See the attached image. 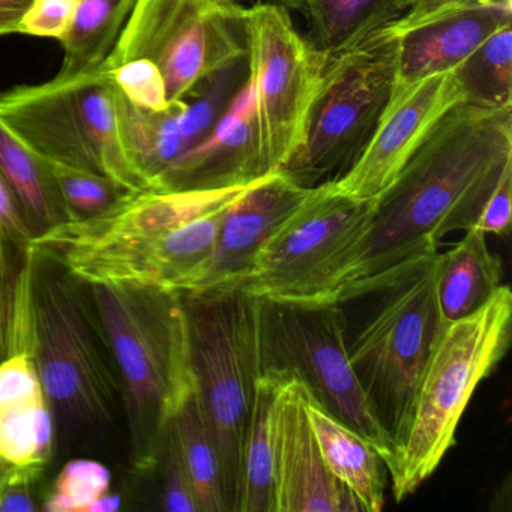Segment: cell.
<instances>
[{
	"mask_svg": "<svg viewBox=\"0 0 512 512\" xmlns=\"http://www.w3.org/2000/svg\"><path fill=\"white\" fill-rule=\"evenodd\" d=\"M512 172V109L458 104L374 199L359 235L329 263L307 301H334L346 287L422 254L443 236L472 229Z\"/></svg>",
	"mask_w": 512,
	"mask_h": 512,
	"instance_id": "1",
	"label": "cell"
},
{
	"mask_svg": "<svg viewBox=\"0 0 512 512\" xmlns=\"http://www.w3.org/2000/svg\"><path fill=\"white\" fill-rule=\"evenodd\" d=\"M439 256V251L422 254L346 287L334 299L353 373L394 449L422 370L445 328L436 299Z\"/></svg>",
	"mask_w": 512,
	"mask_h": 512,
	"instance_id": "2",
	"label": "cell"
},
{
	"mask_svg": "<svg viewBox=\"0 0 512 512\" xmlns=\"http://www.w3.org/2000/svg\"><path fill=\"white\" fill-rule=\"evenodd\" d=\"M121 380L137 470L157 466L170 419L194 388L182 293L89 284Z\"/></svg>",
	"mask_w": 512,
	"mask_h": 512,
	"instance_id": "3",
	"label": "cell"
},
{
	"mask_svg": "<svg viewBox=\"0 0 512 512\" xmlns=\"http://www.w3.org/2000/svg\"><path fill=\"white\" fill-rule=\"evenodd\" d=\"M32 307L35 364L56 424L70 434L109 427L121 380L91 287L35 251Z\"/></svg>",
	"mask_w": 512,
	"mask_h": 512,
	"instance_id": "4",
	"label": "cell"
},
{
	"mask_svg": "<svg viewBox=\"0 0 512 512\" xmlns=\"http://www.w3.org/2000/svg\"><path fill=\"white\" fill-rule=\"evenodd\" d=\"M512 293L500 286L476 313L449 323L422 370L403 437L385 464L397 502L415 493L454 446L479 383L508 352Z\"/></svg>",
	"mask_w": 512,
	"mask_h": 512,
	"instance_id": "5",
	"label": "cell"
},
{
	"mask_svg": "<svg viewBox=\"0 0 512 512\" xmlns=\"http://www.w3.org/2000/svg\"><path fill=\"white\" fill-rule=\"evenodd\" d=\"M191 374L211 431L227 512H238L242 454L260 376L257 298L238 289L182 293Z\"/></svg>",
	"mask_w": 512,
	"mask_h": 512,
	"instance_id": "6",
	"label": "cell"
},
{
	"mask_svg": "<svg viewBox=\"0 0 512 512\" xmlns=\"http://www.w3.org/2000/svg\"><path fill=\"white\" fill-rule=\"evenodd\" d=\"M0 121L46 160L151 191L125 149L118 88L103 68L0 92Z\"/></svg>",
	"mask_w": 512,
	"mask_h": 512,
	"instance_id": "7",
	"label": "cell"
},
{
	"mask_svg": "<svg viewBox=\"0 0 512 512\" xmlns=\"http://www.w3.org/2000/svg\"><path fill=\"white\" fill-rule=\"evenodd\" d=\"M395 76L397 40L389 26L326 56L301 145L278 172L305 188L341 178L370 142Z\"/></svg>",
	"mask_w": 512,
	"mask_h": 512,
	"instance_id": "8",
	"label": "cell"
},
{
	"mask_svg": "<svg viewBox=\"0 0 512 512\" xmlns=\"http://www.w3.org/2000/svg\"><path fill=\"white\" fill-rule=\"evenodd\" d=\"M257 353L260 376L295 377L323 409L367 439L383 463L391 458L394 446L347 358L337 302L257 298Z\"/></svg>",
	"mask_w": 512,
	"mask_h": 512,
	"instance_id": "9",
	"label": "cell"
},
{
	"mask_svg": "<svg viewBox=\"0 0 512 512\" xmlns=\"http://www.w3.org/2000/svg\"><path fill=\"white\" fill-rule=\"evenodd\" d=\"M247 55V10L214 0H137L104 70L148 59L160 70L170 103Z\"/></svg>",
	"mask_w": 512,
	"mask_h": 512,
	"instance_id": "10",
	"label": "cell"
},
{
	"mask_svg": "<svg viewBox=\"0 0 512 512\" xmlns=\"http://www.w3.org/2000/svg\"><path fill=\"white\" fill-rule=\"evenodd\" d=\"M247 52L263 173L278 172L301 145L326 55L302 37L289 10H247Z\"/></svg>",
	"mask_w": 512,
	"mask_h": 512,
	"instance_id": "11",
	"label": "cell"
},
{
	"mask_svg": "<svg viewBox=\"0 0 512 512\" xmlns=\"http://www.w3.org/2000/svg\"><path fill=\"white\" fill-rule=\"evenodd\" d=\"M374 199L347 196L334 181L311 196L272 233L244 277L227 289L257 298L308 299L329 263L364 229Z\"/></svg>",
	"mask_w": 512,
	"mask_h": 512,
	"instance_id": "12",
	"label": "cell"
},
{
	"mask_svg": "<svg viewBox=\"0 0 512 512\" xmlns=\"http://www.w3.org/2000/svg\"><path fill=\"white\" fill-rule=\"evenodd\" d=\"M512 23L503 0H425L389 25L397 40L394 89L451 73L485 40Z\"/></svg>",
	"mask_w": 512,
	"mask_h": 512,
	"instance_id": "13",
	"label": "cell"
},
{
	"mask_svg": "<svg viewBox=\"0 0 512 512\" xmlns=\"http://www.w3.org/2000/svg\"><path fill=\"white\" fill-rule=\"evenodd\" d=\"M458 104L460 89L451 73L394 89L370 142L353 166L334 181L335 188L356 199H376L397 178L437 122Z\"/></svg>",
	"mask_w": 512,
	"mask_h": 512,
	"instance_id": "14",
	"label": "cell"
},
{
	"mask_svg": "<svg viewBox=\"0 0 512 512\" xmlns=\"http://www.w3.org/2000/svg\"><path fill=\"white\" fill-rule=\"evenodd\" d=\"M308 391L281 379L272 404L274 512H364L323 460L307 415Z\"/></svg>",
	"mask_w": 512,
	"mask_h": 512,
	"instance_id": "15",
	"label": "cell"
},
{
	"mask_svg": "<svg viewBox=\"0 0 512 512\" xmlns=\"http://www.w3.org/2000/svg\"><path fill=\"white\" fill-rule=\"evenodd\" d=\"M314 188L301 187L283 172H272L251 182L227 209L211 257L191 292L227 289L244 277L272 233L311 196Z\"/></svg>",
	"mask_w": 512,
	"mask_h": 512,
	"instance_id": "16",
	"label": "cell"
},
{
	"mask_svg": "<svg viewBox=\"0 0 512 512\" xmlns=\"http://www.w3.org/2000/svg\"><path fill=\"white\" fill-rule=\"evenodd\" d=\"M265 176L250 80L211 133L185 152L161 181L160 191L221 190Z\"/></svg>",
	"mask_w": 512,
	"mask_h": 512,
	"instance_id": "17",
	"label": "cell"
},
{
	"mask_svg": "<svg viewBox=\"0 0 512 512\" xmlns=\"http://www.w3.org/2000/svg\"><path fill=\"white\" fill-rule=\"evenodd\" d=\"M56 419L35 359L13 355L0 362V455L14 466L41 470L55 446Z\"/></svg>",
	"mask_w": 512,
	"mask_h": 512,
	"instance_id": "18",
	"label": "cell"
},
{
	"mask_svg": "<svg viewBox=\"0 0 512 512\" xmlns=\"http://www.w3.org/2000/svg\"><path fill=\"white\" fill-rule=\"evenodd\" d=\"M307 415L329 472L349 488L361 503L362 511H380L385 506L386 467L377 449L323 409L310 392Z\"/></svg>",
	"mask_w": 512,
	"mask_h": 512,
	"instance_id": "19",
	"label": "cell"
},
{
	"mask_svg": "<svg viewBox=\"0 0 512 512\" xmlns=\"http://www.w3.org/2000/svg\"><path fill=\"white\" fill-rule=\"evenodd\" d=\"M485 236L472 227L439 256L436 299L445 326L476 313L502 286V262L491 253Z\"/></svg>",
	"mask_w": 512,
	"mask_h": 512,
	"instance_id": "20",
	"label": "cell"
},
{
	"mask_svg": "<svg viewBox=\"0 0 512 512\" xmlns=\"http://www.w3.org/2000/svg\"><path fill=\"white\" fill-rule=\"evenodd\" d=\"M301 14L310 28L311 46L331 56L356 46L400 19L410 0H277Z\"/></svg>",
	"mask_w": 512,
	"mask_h": 512,
	"instance_id": "21",
	"label": "cell"
},
{
	"mask_svg": "<svg viewBox=\"0 0 512 512\" xmlns=\"http://www.w3.org/2000/svg\"><path fill=\"white\" fill-rule=\"evenodd\" d=\"M184 106V100L176 101L164 112H149L131 104L118 89L122 140L151 191H160L166 173L185 154L179 124Z\"/></svg>",
	"mask_w": 512,
	"mask_h": 512,
	"instance_id": "22",
	"label": "cell"
},
{
	"mask_svg": "<svg viewBox=\"0 0 512 512\" xmlns=\"http://www.w3.org/2000/svg\"><path fill=\"white\" fill-rule=\"evenodd\" d=\"M0 176L22 206L34 236L67 221L64 203L46 158L0 121Z\"/></svg>",
	"mask_w": 512,
	"mask_h": 512,
	"instance_id": "23",
	"label": "cell"
},
{
	"mask_svg": "<svg viewBox=\"0 0 512 512\" xmlns=\"http://www.w3.org/2000/svg\"><path fill=\"white\" fill-rule=\"evenodd\" d=\"M167 430L199 512H227L220 460L194 388L170 419Z\"/></svg>",
	"mask_w": 512,
	"mask_h": 512,
	"instance_id": "24",
	"label": "cell"
},
{
	"mask_svg": "<svg viewBox=\"0 0 512 512\" xmlns=\"http://www.w3.org/2000/svg\"><path fill=\"white\" fill-rule=\"evenodd\" d=\"M137 0H77L62 38L64 61L58 76L73 77L103 67Z\"/></svg>",
	"mask_w": 512,
	"mask_h": 512,
	"instance_id": "25",
	"label": "cell"
},
{
	"mask_svg": "<svg viewBox=\"0 0 512 512\" xmlns=\"http://www.w3.org/2000/svg\"><path fill=\"white\" fill-rule=\"evenodd\" d=\"M280 377L259 376L242 454L238 512H274L272 404Z\"/></svg>",
	"mask_w": 512,
	"mask_h": 512,
	"instance_id": "26",
	"label": "cell"
},
{
	"mask_svg": "<svg viewBox=\"0 0 512 512\" xmlns=\"http://www.w3.org/2000/svg\"><path fill=\"white\" fill-rule=\"evenodd\" d=\"M497 31L451 71L461 104L478 109H512V31Z\"/></svg>",
	"mask_w": 512,
	"mask_h": 512,
	"instance_id": "27",
	"label": "cell"
},
{
	"mask_svg": "<svg viewBox=\"0 0 512 512\" xmlns=\"http://www.w3.org/2000/svg\"><path fill=\"white\" fill-rule=\"evenodd\" d=\"M248 80L250 64L247 52V55L206 77L187 95L179 119L185 152L190 151L211 133Z\"/></svg>",
	"mask_w": 512,
	"mask_h": 512,
	"instance_id": "28",
	"label": "cell"
},
{
	"mask_svg": "<svg viewBox=\"0 0 512 512\" xmlns=\"http://www.w3.org/2000/svg\"><path fill=\"white\" fill-rule=\"evenodd\" d=\"M47 163L64 203L67 221H83L98 217L133 194V191L127 190L106 176L65 166L56 161L47 160Z\"/></svg>",
	"mask_w": 512,
	"mask_h": 512,
	"instance_id": "29",
	"label": "cell"
},
{
	"mask_svg": "<svg viewBox=\"0 0 512 512\" xmlns=\"http://www.w3.org/2000/svg\"><path fill=\"white\" fill-rule=\"evenodd\" d=\"M112 472L92 458H74L62 467L40 509L46 512H91L110 493Z\"/></svg>",
	"mask_w": 512,
	"mask_h": 512,
	"instance_id": "30",
	"label": "cell"
},
{
	"mask_svg": "<svg viewBox=\"0 0 512 512\" xmlns=\"http://www.w3.org/2000/svg\"><path fill=\"white\" fill-rule=\"evenodd\" d=\"M29 245L0 233V362L10 358L19 304L20 283Z\"/></svg>",
	"mask_w": 512,
	"mask_h": 512,
	"instance_id": "31",
	"label": "cell"
},
{
	"mask_svg": "<svg viewBox=\"0 0 512 512\" xmlns=\"http://www.w3.org/2000/svg\"><path fill=\"white\" fill-rule=\"evenodd\" d=\"M106 71L121 94L139 109L164 112L172 104L160 70L148 59H133Z\"/></svg>",
	"mask_w": 512,
	"mask_h": 512,
	"instance_id": "32",
	"label": "cell"
},
{
	"mask_svg": "<svg viewBox=\"0 0 512 512\" xmlns=\"http://www.w3.org/2000/svg\"><path fill=\"white\" fill-rule=\"evenodd\" d=\"M155 469H160L161 497H163V508L167 512H199L196 497L182 469L181 461L170 439L169 430L164 433Z\"/></svg>",
	"mask_w": 512,
	"mask_h": 512,
	"instance_id": "33",
	"label": "cell"
},
{
	"mask_svg": "<svg viewBox=\"0 0 512 512\" xmlns=\"http://www.w3.org/2000/svg\"><path fill=\"white\" fill-rule=\"evenodd\" d=\"M77 0H34L16 28V34L50 38L61 43L70 28Z\"/></svg>",
	"mask_w": 512,
	"mask_h": 512,
	"instance_id": "34",
	"label": "cell"
},
{
	"mask_svg": "<svg viewBox=\"0 0 512 512\" xmlns=\"http://www.w3.org/2000/svg\"><path fill=\"white\" fill-rule=\"evenodd\" d=\"M512 172L506 173L482 208L476 229L485 235H508L511 229Z\"/></svg>",
	"mask_w": 512,
	"mask_h": 512,
	"instance_id": "35",
	"label": "cell"
},
{
	"mask_svg": "<svg viewBox=\"0 0 512 512\" xmlns=\"http://www.w3.org/2000/svg\"><path fill=\"white\" fill-rule=\"evenodd\" d=\"M41 470L14 466L0 490V512H35L40 509L34 496V484Z\"/></svg>",
	"mask_w": 512,
	"mask_h": 512,
	"instance_id": "36",
	"label": "cell"
},
{
	"mask_svg": "<svg viewBox=\"0 0 512 512\" xmlns=\"http://www.w3.org/2000/svg\"><path fill=\"white\" fill-rule=\"evenodd\" d=\"M0 233L22 245L31 244L34 233L11 188L0 176Z\"/></svg>",
	"mask_w": 512,
	"mask_h": 512,
	"instance_id": "37",
	"label": "cell"
},
{
	"mask_svg": "<svg viewBox=\"0 0 512 512\" xmlns=\"http://www.w3.org/2000/svg\"><path fill=\"white\" fill-rule=\"evenodd\" d=\"M34 0H0V37L16 34L17 25Z\"/></svg>",
	"mask_w": 512,
	"mask_h": 512,
	"instance_id": "38",
	"label": "cell"
},
{
	"mask_svg": "<svg viewBox=\"0 0 512 512\" xmlns=\"http://www.w3.org/2000/svg\"><path fill=\"white\" fill-rule=\"evenodd\" d=\"M121 503V496L107 493L106 496L101 497V499L92 506L91 512H116L121 508Z\"/></svg>",
	"mask_w": 512,
	"mask_h": 512,
	"instance_id": "39",
	"label": "cell"
},
{
	"mask_svg": "<svg viewBox=\"0 0 512 512\" xmlns=\"http://www.w3.org/2000/svg\"><path fill=\"white\" fill-rule=\"evenodd\" d=\"M13 467L14 464H11L10 461L5 460V458L0 455V490L4 487L5 481H7L8 476H10Z\"/></svg>",
	"mask_w": 512,
	"mask_h": 512,
	"instance_id": "40",
	"label": "cell"
},
{
	"mask_svg": "<svg viewBox=\"0 0 512 512\" xmlns=\"http://www.w3.org/2000/svg\"><path fill=\"white\" fill-rule=\"evenodd\" d=\"M214 2L223 5H239L241 2H245V0H214Z\"/></svg>",
	"mask_w": 512,
	"mask_h": 512,
	"instance_id": "41",
	"label": "cell"
},
{
	"mask_svg": "<svg viewBox=\"0 0 512 512\" xmlns=\"http://www.w3.org/2000/svg\"><path fill=\"white\" fill-rule=\"evenodd\" d=\"M410 2H412V5H413V4H418V2H425V0H410ZM503 2H506V4L512 5V0H503ZM412 5H410V7H412Z\"/></svg>",
	"mask_w": 512,
	"mask_h": 512,
	"instance_id": "42",
	"label": "cell"
}]
</instances>
